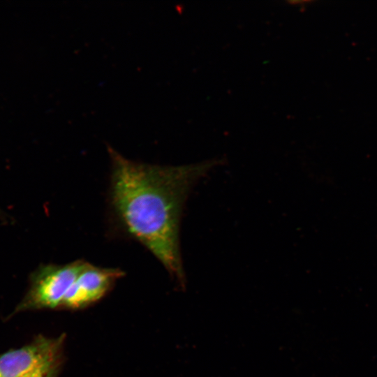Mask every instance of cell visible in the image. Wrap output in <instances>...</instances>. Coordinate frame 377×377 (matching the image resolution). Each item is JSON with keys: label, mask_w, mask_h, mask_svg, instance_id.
<instances>
[{"label": "cell", "mask_w": 377, "mask_h": 377, "mask_svg": "<svg viewBox=\"0 0 377 377\" xmlns=\"http://www.w3.org/2000/svg\"><path fill=\"white\" fill-rule=\"evenodd\" d=\"M110 153V199L119 222L184 286L179 243L184 204L193 186L220 161L161 166L129 161L112 149Z\"/></svg>", "instance_id": "6da1fadb"}, {"label": "cell", "mask_w": 377, "mask_h": 377, "mask_svg": "<svg viewBox=\"0 0 377 377\" xmlns=\"http://www.w3.org/2000/svg\"><path fill=\"white\" fill-rule=\"evenodd\" d=\"M66 335H38L29 344L0 355L2 377H58L64 363Z\"/></svg>", "instance_id": "7a4b0ae2"}, {"label": "cell", "mask_w": 377, "mask_h": 377, "mask_svg": "<svg viewBox=\"0 0 377 377\" xmlns=\"http://www.w3.org/2000/svg\"><path fill=\"white\" fill-rule=\"evenodd\" d=\"M87 262L43 265L31 274L29 288L12 315L38 309H59L64 297Z\"/></svg>", "instance_id": "3957f363"}, {"label": "cell", "mask_w": 377, "mask_h": 377, "mask_svg": "<svg viewBox=\"0 0 377 377\" xmlns=\"http://www.w3.org/2000/svg\"><path fill=\"white\" fill-rule=\"evenodd\" d=\"M125 273L119 268L100 267L86 263L66 293L59 309L77 310L100 300Z\"/></svg>", "instance_id": "277c9868"}, {"label": "cell", "mask_w": 377, "mask_h": 377, "mask_svg": "<svg viewBox=\"0 0 377 377\" xmlns=\"http://www.w3.org/2000/svg\"><path fill=\"white\" fill-rule=\"evenodd\" d=\"M0 377H2V376L1 375V374H0Z\"/></svg>", "instance_id": "5b68a950"}]
</instances>
